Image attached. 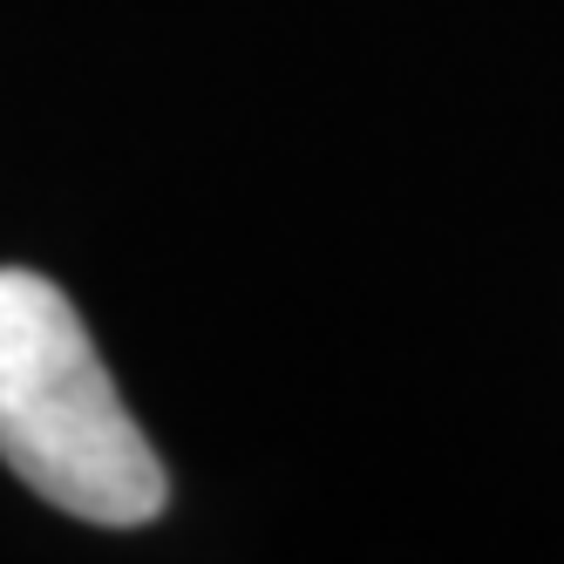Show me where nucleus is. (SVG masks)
Segmentation results:
<instances>
[{"mask_svg": "<svg viewBox=\"0 0 564 564\" xmlns=\"http://www.w3.org/2000/svg\"><path fill=\"white\" fill-rule=\"evenodd\" d=\"M0 456L34 497L109 531L150 523L171 497L83 313L28 265H0Z\"/></svg>", "mask_w": 564, "mask_h": 564, "instance_id": "1", "label": "nucleus"}]
</instances>
